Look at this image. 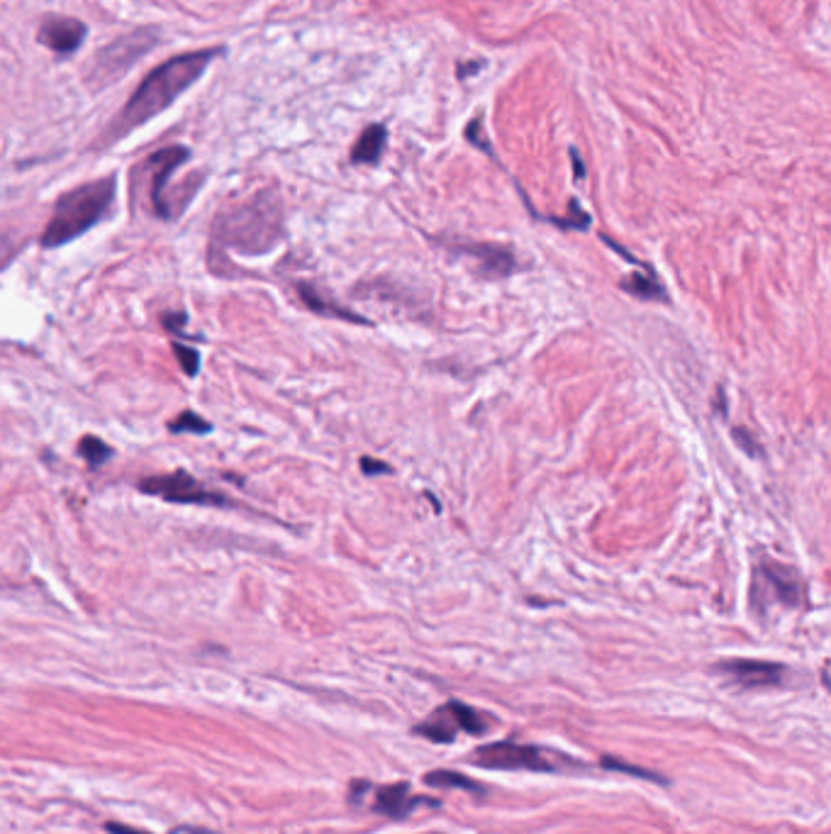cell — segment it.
<instances>
[{
	"mask_svg": "<svg viewBox=\"0 0 831 834\" xmlns=\"http://www.w3.org/2000/svg\"><path fill=\"white\" fill-rule=\"evenodd\" d=\"M225 54V49H200V52H186L178 57L166 59L156 69L144 76L137 91L132 93L130 100L122 105L120 113L108 122L103 135L98 139V147H110V144L120 142L127 135L137 130V127L147 125L149 120L159 118L164 110H169L193 83L200 81V76L208 71L213 61Z\"/></svg>",
	"mask_w": 831,
	"mask_h": 834,
	"instance_id": "1",
	"label": "cell"
},
{
	"mask_svg": "<svg viewBox=\"0 0 831 834\" xmlns=\"http://www.w3.org/2000/svg\"><path fill=\"white\" fill-rule=\"evenodd\" d=\"M283 237V203L276 188L254 193L242 203L227 205L213 220L210 249L239 254H266Z\"/></svg>",
	"mask_w": 831,
	"mask_h": 834,
	"instance_id": "2",
	"label": "cell"
},
{
	"mask_svg": "<svg viewBox=\"0 0 831 834\" xmlns=\"http://www.w3.org/2000/svg\"><path fill=\"white\" fill-rule=\"evenodd\" d=\"M115 191L117 179L105 176V179L81 183V186L59 196L52 218L42 232V247H64L71 239L86 235L91 227H96L110 213L115 203Z\"/></svg>",
	"mask_w": 831,
	"mask_h": 834,
	"instance_id": "3",
	"label": "cell"
},
{
	"mask_svg": "<svg viewBox=\"0 0 831 834\" xmlns=\"http://www.w3.org/2000/svg\"><path fill=\"white\" fill-rule=\"evenodd\" d=\"M159 42V30L149 25L137 27V30L127 32V35L105 44L103 49H98L96 57H93L91 66H88L86 71L88 88H91L93 93H98L105 91L108 86H113V83L120 81L144 54L152 52Z\"/></svg>",
	"mask_w": 831,
	"mask_h": 834,
	"instance_id": "4",
	"label": "cell"
},
{
	"mask_svg": "<svg viewBox=\"0 0 831 834\" xmlns=\"http://www.w3.org/2000/svg\"><path fill=\"white\" fill-rule=\"evenodd\" d=\"M471 761L476 766H483V769L542 771V774H563V771L583 769V764H578L571 756L520 742L483 744L473 752Z\"/></svg>",
	"mask_w": 831,
	"mask_h": 834,
	"instance_id": "5",
	"label": "cell"
},
{
	"mask_svg": "<svg viewBox=\"0 0 831 834\" xmlns=\"http://www.w3.org/2000/svg\"><path fill=\"white\" fill-rule=\"evenodd\" d=\"M807 586L793 566H785L780 561L763 559L754 569V581H751V605L756 613H766L773 605L783 608H797L805 603Z\"/></svg>",
	"mask_w": 831,
	"mask_h": 834,
	"instance_id": "6",
	"label": "cell"
},
{
	"mask_svg": "<svg viewBox=\"0 0 831 834\" xmlns=\"http://www.w3.org/2000/svg\"><path fill=\"white\" fill-rule=\"evenodd\" d=\"M188 159H191V149L174 144V147H164L159 149V152L149 154V157L139 164V169H135V176L147 179L149 203H152L156 218L171 220L176 215L169 198H166V183H169L171 176H174Z\"/></svg>",
	"mask_w": 831,
	"mask_h": 834,
	"instance_id": "7",
	"label": "cell"
},
{
	"mask_svg": "<svg viewBox=\"0 0 831 834\" xmlns=\"http://www.w3.org/2000/svg\"><path fill=\"white\" fill-rule=\"evenodd\" d=\"M139 491L147 493V496L164 498V500H169V503H178V505H227L230 503V500L222 496V493L208 488L205 483H200L198 478L186 474V471L144 478V481H139Z\"/></svg>",
	"mask_w": 831,
	"mask_h": 834,
	"instance_id": "8",
	"label": "cell"
},
{
	"mask_svg": "<svg viewBox=\"0 0 831 834\" xmlns=\"http://www.w3.org/2000/svg\"><path fill=\"white\" fill-rule=\"evenodd\" d=\"M488 730V722L481 713H476L468 705L459 703V700H451V703L442 705L439 710H434L432 715L427 717L422 725L415 727L417 735H425L432 742H454V737L459 732H468V735H483Z\"/></svg>",
	"mask_w": 831,
	"mask_h": 834,
	"instance_id": "9",
	"label": "cell"
},
{
	"mask_svg": "<svg viewBox=\"0 0 831 834\" xmlns=\"http://www.w3.org/2000/svg\"><path fill=\"white\" fill-rule=\"evenodd\" d=\"M446 249L456 254H464V257H471L476 261V271L483 278H505L510 276L512 271L517 269L515 254L507 247H500V244L490 242H464V239H451V242H444Z\"/></svg>",
	"mask_w": 831,
	"mask_h": 834,
	"instance_id": "10",
	"label": "cell"
},
{
	"mask_svg": "<svg viewBox=\"0 0 831 834\" xmlns=\"http://www.w3.org/2000/svg\"><path fill=\"white\" fill-rule=\"evenodd\" d=\"M88 27L76 18H64V15H49L42 20L37 30V42L54 52L57 57H71L86 42Z\"/></svg>",
	"mask_w": 831,
	"mask_h": 834,
	"instance_id": "11",
	"label": "cell"
},
{
	"mask_svg": "<svg viewBox=\"0 0 831 834\" xmlns=\"http://www.w3.org/2000/svg\"><path fill=\"white\" fill-rule=\"evenodd\" d=\"M719 674L729 676L734 683L744 688H766L780 686L785 678V666L773 664V661H756V659H732L722 661L717 666Z\"/></svg>",
	"mask_w": 831,
	"mask_h": 834,
	"instance_id": "12",
	"label": "cell"
},
{
	"mask_svg": "<svg viewBox=\"0 0 831 834\" xmlns=\"http://www.w3.org/2000/svg\"><path fill=\"white\" fill-rule=\"evenodd\" d=\"M420 805H439V803L437 800L425 798V795H412L410 788H407V783H395V786H386L376 793L373 810L388 817H395V820H403L405 815H410L412 810L420 808Z\"/></svg>",
	"mask_w": 831,
	"mask_h": 834,
	"instance_id": "13",
	"label": "cell"
},
{
	"mask_svg": "<svg viewBox=\"0 0 831 834\" xmlns=\"http://www.w3.org/2000/svg\"><path fill=\"white\" fill-rule=\"evenodd\" d=\"M388 144V130L386 125H368L364 132H361L359 139H356L354 149H351L349 159L351 164H376L381 159V154L386 152Z\"/></svg>",
	"mask_w": 831,
	"mask_h": 834,
	"instance_id": "14",
	"label": "cell"
},
{
	"mask_svg": "<svg viewBox=\"0 0 831 834\" xmlns=\"http://www.w3.org/2000/svg\"><path fill=\"white\" fill-rule=\"evenodd\" d=\"M298 293H300V298H303V303L312 310V313L332 315V318H342L347 322H359V325H364V322H366L364 318H361V315L351 313V310L334 303V298L325 296V293H322L317 286H312V283H298Z\"/></svg>",
	"mask_w": 831,
	"mask_h": 834,
	"instance_id": "15",
	"label": "cell"
},
{
	"mask_svg": "<svg viewBox=\"0 0 831 834\" xmlns=\"http://www.w3.org/2000/svg\"><path fill=\"white\" fill-rule=\"evenodd\" d=\"M622 288L641 300H658V303H666L668 300L666 288H663V283L654 276V271H649L646 276L644 274L627 276L622 281Z\"/></svg>",
	"mask_w": 831,
	"mask_h": 834,
	"instance_id": "16",
	"label": "cell"
},
{
	"mask_svg": "<svg viewBox=\"0 0 831 834\" xmlns=\"http://www.w3.org/2000/svg\"><path fill=\"white\" fill-rule=\"evenodd\" d=\"M425 783L434 788H464V791L483 793V788L478 786V783H473L471 778L456 774V771H432V774L425 776Z\"/></svg>",
	"mask_w": 831,
	"mask_h": 834,
	"instance_id": "17",
	"label": "cell"
},
{
	"mask_svg": "<svg viewBox=\"0 0 831 834\" xmlns=\"http://www.w3.org/2000/svg\"><path fill=\"white\" fill-rule=\"evenodd\" d=\"M78 452H81V457L86 459L91 466L105 464V461L113 457V449H110L103 439L93 437V435H86L81 442H78Z\"/></svg>",
	"mask_w": 831,
	"mask_h": 834,
	"instance_id": "18",
	"label": "cell"
},
{
	"mask_svg": "<svg viewBox=\"0 0 831 834\" xmlns=\"http://www.w3.org/2000/svg\"><path fill=\"white\" fill-rule=\"evenodd\" d=\"M169 430L176 432V435H181V432H195V435H208V432L213 430V425H210L208 420H203V415L191 413V410H186V413H181V415L176 417L174 422H171Z\"/></svg>",
	"mask_w": 831,
	"mask_h": 834,
	"instance_id": "19",
	"label": "cell"
},
{
	"mask_svg": "<svg viewBox=\"0 0 831 834\" xmlns=\"http://www.w3.org/2000/svg\"><path fill=\"white\" fill-rule=\"evenodd\" d=\"M174 354L178 357V364H181V369L186 371L188 376H195L200 371V357L198 352L191 347H183V344H176L174 342Z\"/></svg>",
	"mask_w": 831,
	"mask_h": 834,
	"instance_id": "20",
	"label": "cell"
},
{
	"mask_svg": "<svg viewBox=\"0 0 831 834\" xmlns=\"http://www.w3.org/2000/svg\"><path fill=\"white\" fill-rule=\"evenodd\" d=\"M483 135H485V132H483V118H476V120L471 122V125L466 127V139H468V142L476 144L478 149H483L485 154H490V157H493V147H490V142Z\"/></svg>",
	"mask_w": 831,
	"mask_h": 834,
	"instance_id": "21",
	"label": "cell"
},
{
	"mask_svg": "<svg viewBox=\"0 0 831 834\" xmlns=\"http://www.w3.org/2000/svg\"><path fill=\"white\" fill-rule=\"evenodd\" d=\"M602 766H605V769H617V771H624V774H632V776H641V778H644V781H661V783H663V778H661V776L651 774V771H644V769H639V766H627V764H619V761H617V759H612V756H605V759H602Z\"/></svg>",
	"mask_w": 831,
	"mask_h": 834,
	"instance_id": "22",
	"label": "cell"
},
{
	"mask_svg": "<svg viewBox=\"0 0 831 834\" xmlns=\"http://www.w3.org/2000/svg\"><path fill=\"white\" fill-rule=\"evenodd\" d=\"M734 435H736V437H734V439H736V444H739V447L744 449V452L756 454V457H758V454H761V447H758V444H756L754 435H749V432L741 430V427H739V430H734Z\"/></svg>",
	"mask_w": 831,
	"mask_h": 834,
	"instance_id": "23",
	"label": "cell"
},
{
	"mask_svg": "<svg viewBox=\"0 0 831 834\" xmlns=\"http://www.w3.org/2000/svg\"><path fill=\"white\" fill-rule=\"evenodd\" d=\"M361 469H364V474L376 476V474H388L390 466L383 464V461H376L373 457L371 459L364 457V459H361Z\"/></svg>",
	"mask_w": 831,
	"mask_h": 834,
	"instance_id": "24",
	"label": "cell"
},
{
	"mask_svg": "<svg viewBox=\"0 0 831 834\" xmlns=\"http://www.w3.org/2000/svg\"><path fill=\"white\" fill-rule=\"evenodd\" d=\"M105 830L113 832V834H149V832H142V830H132V827H125V825H115V822H108V825H105Z\"/></svg>",
	"mask_w": 831,
	"mask_h": 834,
	"instance_id": "25",
	"label": "cell"
},
{
	"mask_svg": "<svg viewBox=\"0 0 831 834\" xmlns=\"http://www.w3.org/2000/svg\"><path fill=\"white\" fill-rule=\"evenodd\" d=\"M571 159H573V171H576L578 179H585V166H583V161H580L576 149H571Z\"/></svg>",
	"mask_w": 831,
	"mask_h": 834,
	"instance_id": "26",
	"label": "cell"
}]
</instances>
